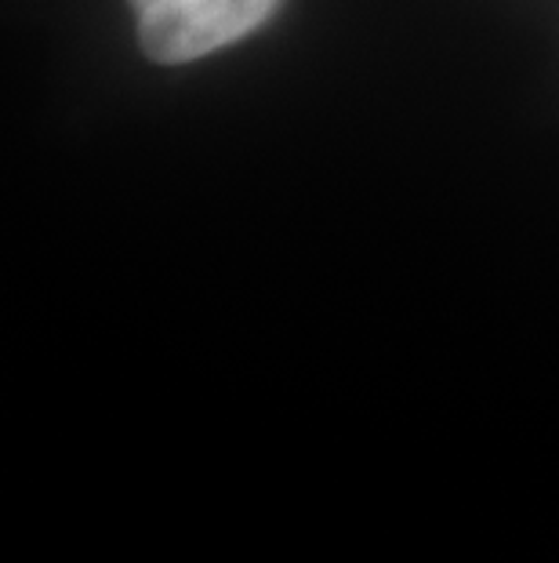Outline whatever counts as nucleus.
Segmentation results:
<instances>
[{"label": "nucleus", "mask_w": 559, "mask_h": 563, "mask_svg": "<svg viewBox=\"0 0 559 563\" xmlns=\"http://www.w3.org/2000/svg\"><path fill=\"white\" fill-rule=\"evenodd\" d=\"M127 4L135 8V11H146L149 4H157V0H127Z\"/></svg>", "instance_id": "2"}, {"label": "nucleus", "mask_w": 559, "mask_h": 563, "mask_svg": "<svg viewBox=\"0 0 559 563\" xmlns=\"http://www.w3.org/2000/svg\"><path fill=\"white\" fill-rule=\"evenodd\" d=\"M283 0H157L138 11V44L153 63H197L261 30Z\"/></svg>", "instance_id": "1"}]
</instances>
